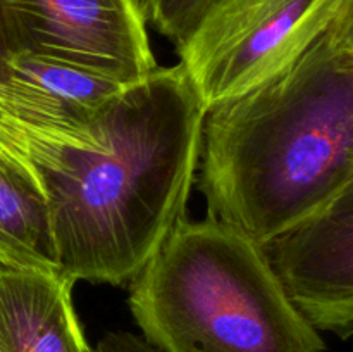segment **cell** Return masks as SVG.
<instances>
[{
	"mask_svg": "<svg viewBox=\"0 0 353 352\" xmlns=\"http://www.w3.org/2000/svg\"><path fill=\"white\" fill-rule=\"evenodd\" d=\"M209 219L262 244L353 185V9L302 54L203 114Z\"/></svg>",
	"mask_w": 353,
	"mask_h": 352,
	"instance_id": "2",
	"label": "cell"
},
{
	"mask_svg": "<svg viewBox=\"0 0 353 352\" xmlns=\"http://www.w3.org/2000/svg\"><path fill=\"white\" fill-rule=\"evenodd\" d=\"M130 311L161 352H324L261 245L214 219H185L131 280Z\"/></svg>",
	"mask_w": 353,
	"mask_h": 352,
	"instance_id": "3",
	"label": "cell"
},
{
	"mask_svg": "<svg viewBox=\"0 0 353 352\" xmlns=\"http://www.w3.org/2000/svg\"><path fill=\"white\" fill-rule=\"evenodd\" d=\"M92 352H161L141 335L130 331H107L92 347Z\"/></svg>",
	"mask_w": 353,
	"mask_h": 352,
	"instance_id": "11",
	"label": "cell"
},
{
	"mask_svg": "<svg viewBox=\"0 0 353 352\" xmlns=\"http://www.w3.org/2000/svg\"><path fill=\"white\" fill-rule=\"evenodd\" d=\"M261 245L286 299L317 331H353V185Z\"/></svg>",
	"mask_w": 353,
	"mask_h": 352,
	"instance_id": "6",
	"label": "cell"
},
{
	"mask_svg": "<svg viewBox=\"0 0 353 352\" xmlns=\"http://www.w3.org/2000/svg\"><path fill=\"white\" fill-rule=\"evenodd\" d=\"M203 114L181 64L100 104L0 81V161L40 202L65 278L128 285L186 219Z\"/></svg>",
	"mask_w": 353,
	"mask_h": 352,
	"instance_id": "1",
	"label": "cell"
},
{
	"mask_svg": "<svg viewBox=\"0 0 353 352\" xmlns=\"http://www.w3.org/2000/svg\"><path fill=\"white\" fill-rule=\"evenodd\" d=\"M145 24L178 47L216 0H134Z\"/></svg>",
	"mask_w": 353,
	"mask_h": 352,
	"instance_id": "10",
	"label": "cell"
},
{
	"mask_svg": "<svg viewBox=\"0 0 353 352\" xmlns=\"http://www.w3.org/2000/svg\"><path fill=\"white\" fill-rule=\"evenodd\" d=\"M353 0H216L176 47L203 109L299 57Z\"/></svg>",
	"mask_w": 353,
	"mask_h": 352,
	"instance_id": "4",
	"label": "cell"
},
{
	"mask_svg": "<svg viewBox=\"0 0 353 352\" xmlns=\"http://www.w3.org/2000/svg\"><path fill=\"white\" fill-rule=\"evenodd\" d=\"M9 55L88 69L130 85L157 68L134 0H0Z\"/></svg>",
	"mask_w": 353,
	"mask_h": 352,
	"instance_id": "5",
	"label": "cell"
},
{
	"mask_svg": "<svg viewBox=\"0 0 353 352\" xmlns=\"http://www.w3.org/2000/svg\"><path fill=\"white\" fill-rule=\"evenodd\" d=\"M61 271L0 262V352H92Z\"/></svg>",
	"mask_w": 353,
	"mask_h": 352,
	"instance_id": "7",
	"label": "cell"
},
{
	"mask_svg": "<svg viewBox=\"0 0 353 352\" xmlns=\"http://www.w3.org/2000/svg\"><path fill=\"white\" fill-rule=\"evenodd\" d=\"M0 262L59 271L47 219L28 186L0 161Z\"/></svg>",
	"mask_w": 353,
	"mask_h": 352,
	"instance_id": "8",
	"label": "cell"
},
{
	"mask_svg": "<svg viewBox=\"0 0 353 352\" xmlns=\"http://www.w3.org/2000/svg\"><path fill=\"white\" fill-rule=\"evenodd\" d=\"M7 57H9V52H7L6 41H3V35H2V28H0V81L6 76V62Z\"/></svg>",
	"mask_w": 353,
	"mask_h": 352,
	"instance_id": "12",
	"label": "cell"
},
{
	"mask_svg": "<svg viewBox=\"0 0 353 352\" xmlns=\"http://www.w3.org/2000/svg\"><path fill=\"white\" fill-rule=\"evenodd\" d=\"M2 81L72 104H100L124 88V83L54 59L14 54L7 57Z\"/></svg>",
	"mask_w": 353,
	"mask_h": 352,
	"instance_id": "9",
	"label": "cell"
}]
</instances>
